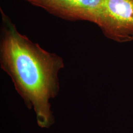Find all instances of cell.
I'll return each mask as SVG.
<instances>
[{
	"label": "cell",
	"mask_w": 133,
	"mask_h": 133,
	"mask_svg": "<svg viewBox=\"0 0 133 133\" xmlns=\"http://www.w3.org/2000/svg\"><path fill=\"white\" fill-rule=\"evenodd\" d=\"M62 19L96 24L105 0H24Z\"/></svg>",
	"instance_id": "3957f363"
},
{
	"label": "cell",
	"mask_w": 133,
	"mask_h": 133,
	"mask_svg": "<svg viewBox=\"0 0 133 133\" xmlns=\"http://www.w3.org/2000/svg\"><path fill=\"white\" fill-rule=\"evenodd\" d=\"M96 24L116 42L132 41L133 0H105Z\"/></svg>",
	"instance_id": "7a4b0ae2"
},
{
	"label": "cell",
	"mask_w": 133,
	"mask_h": 133,
	"mask_svg": "<svg viewBox=\"0 0 133 133\" xmlns=\"http://www.w3.org/2000/svg\"><path fill=\"white\" fill-rule=\"evenodd\" d=\"M1 12V67L27 107L33 108L38 126L48 128L54 122L50 100L58 93V75L64 61L20 33L2 9Z\"/></svg>",
	"instance_id": "6da1fadb"
}]
</instances>
